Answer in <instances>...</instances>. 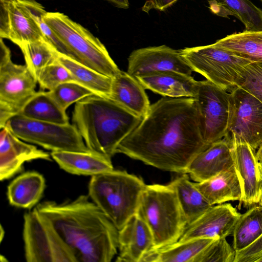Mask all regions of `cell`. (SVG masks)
<instances>
[{
	"label": "cell",
	"mask_w": 262,
	"mask_h": 262,
	"mask_svg": "<svg viewBox=\"0 0 262 262\" xmlns=\"http://www.w3.org/2000/svg\"><path fill=\"white\" fill-rule=\"evenodd\" d=\"M213 45L253 61H262V31L234 33L216 40Z\"/></svg>",
	"instance_id": "cell-30"
},
{
	"label": "cell",
	"mask_w": 262,
	"mask_h": 262,
	"mask_svg": "<svg viewBox=\"0 0 262 262\" xmlns=\"http://www.w3.org/2000/svg\"><path fill=\"white\" fill-rule=\"evenodd\" d=\"M21 2L38 25L47 40L56 48L59 53L75 60L72 53L45 21L44 16L47 11L42 5L35 0H21Z\"/></svg>",
	"instance_id": "cell-33"
},
{
	"label": "cell",
	"mask_w": 262,
	"mask_h": 262,
	"mask_svg": "<svg viewBox=\"0 0 262 262\" xmlns=\"http://www.w3.org/2000/svg\"><path fill=\"white\" fill-rule=\"evenodd\" d=\"M257 159L259 162H262V143L258 148V151L256 152Z\"/></svg>",
	"instance_id": "cell-41"
},
{
	"label": "cell",
	"mask_w": 262,
	"mask_h": 262,
	"mask_svg": "<svg viewBox=\"0 0 262 262\" xmlns=\"http://www.w3.org/2000/svg\"><path fill=\"white\" fill-rule=\"evenodd\" d=\"M262 2V0H260Z\"/></svg>",
	"instance_id": "cell-45"
},
{
	"label": "cell",
	"mask_w": 262,
	"mask_h": 262,
	"mask_svg": "<svg viewBox=\"0 0 262 262\" xmlns=\"http://www.w3.org/2000/svg\"><path fill=\"white\" fill-rule=\"evenodd\" d=\"M193 98L199 111L202 138L209 146L227 134L230 93L206 80L198 81Z\"/></svg>",
	"instance_id": "cell-12"
},
{
	"label": "cell",
	"mask_w": 262,
	"mask_h": 262,
	"mask_svg": "<svg viewBox=\"0 0 262 262\" xmlns=\"http://www.w3.org/2000/svg\"><path fill=\"white\" fill-rule=\"evenodd\" d=\"M142 119L110 98L95 94L76 102L72 117L87 147L111 159Z\"/></svg>",
	"instance_id": "cell-3"
},
{
	"label": "cell",
	"mask_w": 262,
	"mask_h": 262,
	"mask_svg": "<svg viewBox=\"0 0 262 262\" xmlns=\"http://www.w3.org/2000/svg\"><path fill=\"white\" fill-rule=\"evenodd\" d=\"M4 230H3V228L2 226V225L1 226V235H0V237H1V241L2 242V239L4 237Z\"/></svg>",
	"instance_id": "cell-42"
},
{
	"label": "cell",
	"mask_w": 262,
	"mask_h": 262,
	"mask_svg": "<svg viewBox=\"0 0 262 262\" xmlns=\"http://www.w3.org/2000/svg\"><path fill=\"white\" fill-rule=\"evenodd\" d=\"M208 147L202 138L194 98L163 97L150 105L140 124L120 143L117 153L183 174L193 159Z\"/></svg>",
	"instance_id": "cell-1"
},
{
	"label": "cell",
	"mask_w": 262,
	"mask_h": 262,
	"mask_svg": "<svg viewBox=\"0 0 262 262\" xmlns=\"http://www.w3.org/2000/svg\"><path fill=\"white\" fill-rule=\"evenodd\" d=\"M69 81H75L69 71L58 60L43 69L37 78V82L42 90L51 91Z\"/></svg>",
	"instance_id": "cell-36"
},
{
	"label": "cell",
	"mask_w": 262,
	"mask_h": 262,
	"mask_svg": "<svg viewBox=\"0 0 262 262\" xmlns=\"http://www.w3.org/2000/svg\"><path fill=\"white\" fill-rule=\"evenodd\" d=\"M262 235V204L252 206L241 214L234 226L233 247L236 251L246 247Z\"/></svg>",
	"instance_id": "cell-31"
},
{
	"label": "cell",
	"mask_w": 262,
	"mask_h": 262,
	"mask_svg": "<svg viewBox=\"0 0 262 262\" xmlns=\"http://www.w3.org/2000/svg\"><path fill=\"white\" fill-rule=\"evenodd\" d=\"M241 215L231 204L213 205L186 226L178 241L198 238L226 237L232 234Z\"/></svg>",
	"instance_id": "cell-14"
},
{
	"label": "cell",
	"mask_w": 262,
	"mask_h": 262,
	"mask_svg": "<svg viewBox=\"0 0 262 262\" xmlns=\"http://www.w3.org/2000/svg\"><path fill=\"white\" fill-rule=\"evenodd\" d=\"M154 246L149 228L137 213L118 231L119 255L116 261L142 262Z\"/></svg>",
	"instance_id": "cell-18"
},
{
	"label": "cell",
	"mask_w": 262,
	"mask_h": 262,
	"mask_svg": "<svg viewBox=\"0 0 262 262\" xmlns=\"http://www.w3.org/2000/svg\"><path fill=\"white\" fill-rule=\"evenodd\" d=\"M216 238H198L177 241L149 251L142 262H193L196 256Z\"/></svg>",
	"instance_id": "cell-26"
},
{
	"label": "cell",
	"mask_w": 262,
	"mask_h": 262,
	"mask_svg": "<svg viewBox=\"0 0 262 262\" xmlns=\"http://www.w3.org/2000/svg\"><path fill=\"white\" fill-rule=\"evenodd\" d=\"M178 0H150L148 4L150 8L164 11L171 6Z\"/></svg>",
	"instance_id": "cell-39"
},
{
	"label": "cell",
	"mask_w": 262,
	"mask_h": 262,
	"mask_svg": "<svg viewBox=\"0 0 262 262\" xmlns=\"http://www.w3.org/2000/svg\"><path fill=\"white\" fill-rule=\"evenodd\" d=\"M51 158L73 174L93 176L114 169L111 159L93 151H52Z\"/></svg>",
	"instance_id": "cell-22"
},
{
	"label": "cell",
	"mask_w": 262,
	"mask_h": 262,
	"mask_svg": "<svg viewBox=\"0 0 262 262\" xmlns=\"http://www.w3.org/2000/svg\"><path fill=\"white\" fill-rule=\"evenodd\" d=\"M145 186L141 178L113 169L91 177L88 195L119 231L137 213Z\"/></svg>",
	"instance_id": "cell-4"
},
{
	"label": "cell",
	"mask_w": 262,
	"mask_h": 262,
	"mask_svg": "<svg viewBox=\"0 0 262 262\" xmlns=\"http://www.w3.org/2000/svg\"><path fill=\"white\" fill-rule=\"evenodd\" d=\"M37 80L26 64H18L11 59V51L0 39V129L8 121L20 113L24 106L36 92Z\"/></svg>",
	"instance_id": "cell-8"
},
{
	"label": "cell",
	"mask_w": 262,
	"mask_h": 262,
	"mask_svg": "<svg viewBox=\"0 0 262 262\" xmlns=\"http://www.w3.org/2000/svg\"><path fill=\"white\" fill-rule=\"evenodd\" d=\"M262 102V61H253L247 67L239 86Z\"/></svg>",
	"instance_id": "cell-37"
},
{
	"label": "cell",
	"mask_w": 262,
	"mask_h": 262,
	"mask_svg": "<svg viewBox=\"0 0 262 262\" xmlns=\"http://www.w3.org/2000/svg\"><path fill=\"white\" fill-rule=\"evenodd\" d=\"M21 140L52 151L88 152L81 136L74 124L40 121L16 115L6 126Z\"/></svg>",
	"instance_id": "cell-9"
},
{
	"label": "cell",
	"mask_w": 262,
	"mask_h": 262,
	"mask_svg": "<svg viewBox=\"0 0 262 262\" xmlns=\"http://www.w3.org/2000/svg\"><path fill=\"white\" fill-rule=\"evenodd\" d=\"M51 154L21 140L6 127L0 132V180L10 179L21 172L26 162L51 161Z\"/></svg>",
	"instance_id": "cell-16"
},
{
	"label": "cell",
	"mask_w": 262,
	"mask_h": 262,
	"mask_svg": "<svg viewBox=\"0 0 262 262\" xmlns=\"http://www.w3.org/2000/svg\"><path fill=\"white\" fill-rule=\"evenodd\" d=\"M57 60L69 71L75 82L89 89L94 94L110 98L113 78L60 53Z\"/></svg>",
	"instance_id": "cell-29"
},
{
	"label": "cell",
	"mask_w": 262,
	"mask_h": 262,
	"mask_svg": "<svg viewBox=\"0 0 262 262\" xmlns=\"http://www.w3.org/2000/svg\"><path fill=\"white\" fill-rule=\"evenodd\" d=\"M234 165L231 146L223 139L199 153L189 164L186 173L196 182L207 180Z\"/></svg>",
	"instance_id": "cell-19"
},
{
	"label": "cell",
	"mask_w": 262,
	"mask_h": 262,
	"mask_svg": "<svg viewBox=\"0 0 262 262\" xmlns=\"http://www.w3.org/2000/svg\"><path fill=\"white\" fill-rule=\"evenodd\" d=\"M110 98L142 118L150 106L145 88L140 81L122 71L113 78Z\"/></svg>",
	"instance_id": "cell-20"
},
{
	"label": "cell",
	"mask_w": 262,
	"mask_h": 262,
	"mask_svg": "<svg viewBox=\"0 0 262 262\" xmlns=\"http://www.w3.org/2000/svg\"><path fill=\"white\" fill-rule=\"evenodd\" d=\"M194 185L211 205L230 201H239L242 195L241 183L234 165L216 176Z\"/></svg>",
	"instance_id": "cell-23"
},
{
	"label": "cell",
	"mask_w": 262,
	"mask_h": 262,
	"mask_svg": "<svg viewBox=\"0 0 262 262\" xmlns=\"http://www.w3.org/2000/svg\"><path fill=\"white\" fill-rule=\"evenodd\" d=\"M175 190L187 225L190 224L212 206L191 182L187 173L181 174L169 184Z\"/></svg>",
	"instance_id": "cell-27"
},
{
	"label": "cell",
	"mask_w": 262,
	"mask_h": 262,
	"mask_svg": "<svg viewBox=\"0 0 262 262\" xmlns=\"http://www.w3.org/2000/svg\"><path fill=\"white\" fill-rule=\"evenodd\" d=\"M14 0H0V2H3V3H9L13 1Z\"/></svg>",
	"instance_id": "cell-44"
},
{
	"label": "cell",
	"mask_w": 262,
	"mask_h": 262,
	"mask_svg": "<svg viewBox=\"0 0 262 262\" xmlns=\"http://www.w3.org/2000/svg\"><path fill=\"white\" fill-rule=\"evenodd\" d=\"M19 47L24 55L26 66L37 80L43 69L57 61L59 53L45 39L26 42Z\"/></svg>",
	"instance_id": "cell-32"
},
{
	"label": "cell",
	"mask_w": 262,
	"mask_h": 262,
	"mask_svg": "<svg viewBox=\"0 0 262 262\" xmlns=\"http://www.w3.org/2000/svg\"><path fill=\"white\" fill-rule=\"evenodd\" d=\"M49 92L65 111L73 103L94 94L90 90L75 81L63 83Z\"/></svg>",
	"instance_id": "cell-35"
},
{
	"label": "cell",
	"mask_w": 262,
	"mask_h": 262,
	"mask_svg": "<svg viewBox=\"0 0 262 262\" xmlns=\"http://www.w3.org/2000/svg\"><path fill=\"white\" fill-rule=\"evenodd\" d=\"M224 139L230 146L246 143L254 150L262 143V102L241 87L230 93L228 125Z\"/></svg>",
	"instance_id": "cell-11"
},
{
	"label": "cell",
	"mask_w": 262,
	"mask_h": 262,
	"mask_svg": "<svg viewBox=\"0 0 262 262\" xmlns=\"http://www.w3.org/2000/svg\"><path fill=\"white\" fill-rule=\"evenodd\" d=\"M0 37L18 47L26 42L47 39L21 0L0 2Z\"/></svg>",
	"instance_id": "cell-15"
},
{
	"label": "cell",
	"mask_w": 262,
	"mask_h": 262,
	"mask_svg": "<svg viewBox=\"0 0 262 262\" xmlns=\"http://www.w3.org/2000/svg\"><path fill=\"white\" fill-rule=\"evenodd\" d=\"M137 213L152 233V249L178 241L187 226L176 191L169 184L146 185Z\"/></svg>",
	"instance_id": "cell-5"
},
{
	"label": "cell",
	"mask_w": 262,
	"mask_h": 262,
	"mask_svg": "<svg viewBox=\"0 0 262 262\" xmlns=\"http://www.w3.org/2000/svg\"><path fill=\"white\" fill-rule=\"evenodd\" d=\"M35 208L50 223L76 262H110L117 253L118 230L90 199L43 202Z\"/></svg>",
	"instance_id": "cell-2"
},
{
	"label": "cell",
	"mask_w": 262,
	"mask_h": 262,
	"mask_svg": "<svg viewBox=\"0 0 262 262\" xmlns=\"http://www.w3.org/2000/svg\"><path fill=\"white\" fill-rule=\"evenodd\" d=\"M236 251L226 237L216 238L194 258L193 262H234Z\"/></svg>",
	"instance_id": "cell-34"
},
{
	"label": "cell",
	"mask_w": 262,
	"mask_h": 262,
	"mask_svg": "<svg viewBox=\"0 0 262 262\" xmlns=\"http://www.w3.org/2000/svg\"><path fill=\"white\" fill-rule=\"evenodd\" d=\"M46 187L43 176L35 171L21 173L13 179L7 187L9 204L14 207L31 209L37 205Z\"/></svg>",
	"instance_id": "cell-24"
},
{
	"label": "cell",
	"mask_w": 262,
	"mask_h": 262,
	"mask_svg": "<svg viewBox=\"0 0 262 262\" xmlns=\"http://www.w3.org/2000/svg\"><path fill=\"white\" fill-rule=\"evenodd\" d=\"M192 69L219 88L231 93L242 81L247 66L253 60L213 44L180 50Z\"/></svg>",
	"instance_id": "cell-7"
},
{
	"label": "cell",
	"mask_w": 262,
	"mask_h": 262,
	"mask_svg": "<svg viewBox=\"0 0 262 262\" xmlns=\"http://www.w3.org/2000/svg\"><path fill=\"white\" fill-rule=\"evenodd\" d=\"M234 262H262V235L246 247L236 251Z\"/></svg>",
	"instance_id": "cell-38"
},
{
	"label": "cell",
	"mask_w": 262,
	"mask_h": 262,
	"mask_svg": "<svg viewBox=\"0 0 262 262\" xmlns=\"http://www.w3.org/2000/svg\"><path fill=\"white\" fill-rule=\"evenodd\" d=\"M231 146L242 189L239 205L262 204V180L255 150L246 143H233Z\"/></svg>",
	"instance_id": "cell-17"
},
{
	"label": "cell",
	"mask_w": 262,
	"mask_h": 262,
	"mask_svg": "<svg viewBox=\"0 0 262 262\" xmlns=\"http://www.w3.org/2000/svg\"><path fill=\"white\" fill-rule=\"evenodd\" d=\"M258 166H259V169L262 180V162H258Z\"/></svg>",
	"instance_id": "cell-43"
},
{
	"label": "cell",
	"mask_w": 262,
	"mask_h": 262,
	"mask_svg": "<svg viewBox=\"0 0 262 262\" xmlns=\"http://www.w3.org/2000/svg\"><path fill=\"white\" fill-rule=\"evenodd\" d=\"M145 89L170 98L194 97L198 81L191 75L166 71L136 78Z\"/></svg>",
	"instance_id": "cell-21"
},
{
	"label": "cell",
	"mask_w": 262,
	"mask_h": 262,
	"mask_svg": "<svg viewBox=\"0 0 262 262\" xmlns=\"http://www.w3.org/2000/svg\"><path fill=\"white\" fill-rule=\"evenodd\" d=\"M166 71L187 75H191L193 72L182 56L180 50L166 45L134 50L128 58L127 72L136 78Z\"/></svg>",
	"instance_id": "cell-13"
},
{
	"label": "cell",
	"mask_w": 262,
	"mask_h": 262,
	"mask_svg": "<svg viewBox=\"0 0 262 262\" xmlns=\"http://www.w3.org/2000/svg\"><path fill=\"white\" fill-rule=\"evenodd\" d=\"M207 1L212 13L223 17H237L245 26V31H262V10L250 0Z\"/></svg>",
	"instance_id": "cell-25"
},
{
	"label": "cell",
	"mask_w": 262,
	"mask_h": 262,
	"mask_svg": "<svg viewBox=\"0 0 262 262\" xmlns=\"http://www.w3.org/2000/svg\"><path fill=\"white\" fill-rule=\"evenodd\" d=\"M119 8L127 9L129 7L128 0H107Z\"/></svg>",
	"instance_id": "cell-40"
},
{
	"label": "cell",
	"mask_w": 262,
	"mask_h": 262,
	"mask_svg": "<svg viewBox=\"0 0 262 262\" xmlns=\"http://www.w3.org/2000/svg\"><path fill=\"white\" fill-rule=\"evenodd\" d=\"M23 235L27 262H76L50 223L35 208L24 215Z\"/></svg>",
	"instance_id": "cell-10"
},
{
	"label": "cell",
	"mask_w": 262,
	"mask_h": 262,
	"mask_svg": "<svg viewBox=\"0 0 262 262\" xmlns=\"http://www.w3.org/2000/svg\"><path fill=\"white\" fill-rule=\"evenodd\" d=\"M44 20L76 61L113 78L121 72L104 45L82 25L60 12H47Z\"/></svg>",
	"instance_id": "cell-6"
},
{
	"label": "cell",
	"mask_w": 262,
	"mask_h": 262,
	"mask_svg": "<svg viewBox=\"0 0 262 262\" xmlns=\"http://www.w3.org/2000/svg\"><path fill=\"white\" fill-rule=\"evenodd\" d=\"M19 115L31 119L60 124L69 123L66 111L57 103L49 91H39L28 101Z\"/></svg>",
	"instance_id": "cell-28"
}]
</instances>
